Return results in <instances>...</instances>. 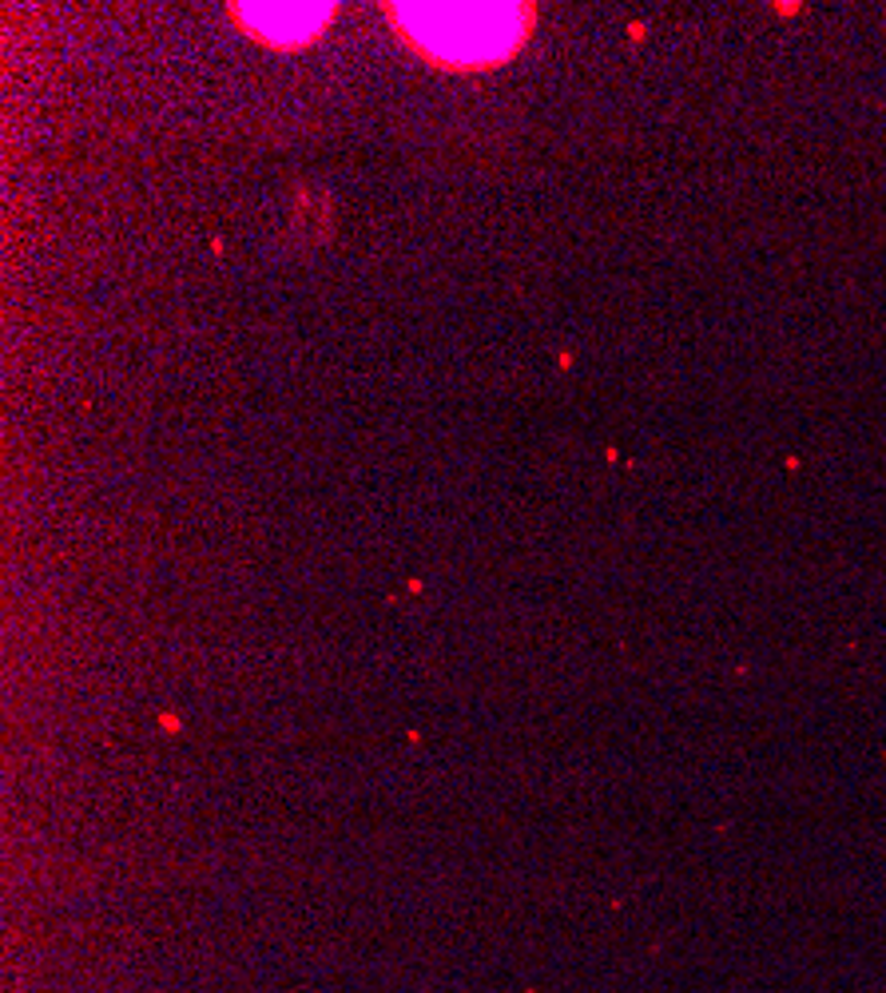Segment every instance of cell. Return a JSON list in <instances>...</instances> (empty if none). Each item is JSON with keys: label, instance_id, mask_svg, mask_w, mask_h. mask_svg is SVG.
I'll return each instance as SVG.
<instances>
[{"label": "cell", "instance_id": "cell-1", "mask_svg": "<svg viewBox=\"0 0 886 993\" xmlns=\"http://www.w3.org/2000/svg\"><path fill=\"white\" fill-rule=\"evenodd\" d=\"M410 12V28L417 40H426L434 52L449 56V60H489V56L505 52L513 36L505 33L509 12L513 9H493V4H477V9H458V4H441V9H402Z\"/></svg>", "mask_w": 886, "mask_h": 993}, {"label": "cell", "instance_id": "cell-2", "mask_svg": "<svg viewBox=\"0 0 886 993\" xmlns=\"http://www.w3.org/2000/svg\"><path fill=\"white\" fill-rule=\"evenodd\" d=\"M327 9H307V4H247L243 9V21L251 24L255 33H263L267 40H279V44H295L303 36H310L322 24Z\"/></svg>", "mask_w": 886, "mask_h": 993}]
</instances>
